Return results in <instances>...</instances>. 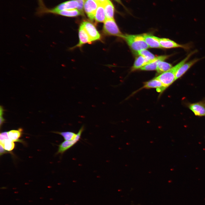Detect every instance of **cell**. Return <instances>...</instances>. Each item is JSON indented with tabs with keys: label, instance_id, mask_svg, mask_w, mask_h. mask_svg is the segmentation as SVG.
<instances>
[{
	"label": "cell",
	"instance_id": "6da1fadb",
	"mask_svg": "<svg viewBox=\"0 0 205 205\" xmlns=\"http://www.w3.org/2000/svg\"><path fill=\"white\" fill-rule=\"evenodd\" d=\"M197 51L195 50L190 52L180 62L156 77L161 82L164 90L175 81V75L178 70Z\"/></svg>",
	"mask_w": 205,
	"mask_h": 205
},
{
	"label": "cell",
	"instance_id": "7a4b0ae2",
	"mask_svg": "<svg viewBox=\"0 0 205 205\" xmlns=\"http://www.w3.org/2000/svg\"><path fill=\"white\" fill-rule=\"evenodd\" d=\"M123 39L131 49L136 52L149 48L145 40L143 34H124Z\"/></svg>",
	"mask_w": 205,
	"mask_h": 205
},
{
	"label": "cell",
	"instance_id": "3957f363",
	"mask_svg": "<svg viewBox=\"0 0 205 205\" xmlns=\"http://www.w3.org/2000/svg\"><path fill=\"white\" fill-rule=\"evenodd\" d=\"M102 30L106 35L116 36L122 38L124 36L114 19H106L104 22Z\"/></svg>",
	"mask_w": 205,
	"mask_h": 205
},
{
	"label": "cell",
	"instance_id": "277c9868",
	"mask_svg": "<svg viewBox=\"0 0 205 205\" xmlns=\"http://www.w3.org/2000/svg\"><path fill=\"white\" fill-rule=\"evenodd\" d=\"M84 129V126H82L77 133L75 139L70 140H65L62 142L59 145L57 153L62 154L76 144L80 139L81 135Z\"/></svg>",
	"mask_w": 205,
	"mask_h": 205
},
{
	"label": "cell",
	"instance_id": "5b68a950",
	"mask_svg": "<svg viewBox=\"0 0 205 205\" xmlns=\"http://www.w3.org/2000/svg\"><path fill=\"white\" fill-rule=\"evenodd\" d=\"M81 24L92 42L100 40L101 35L94 25L88 21H84Z\"/></svg>",
	"mask_w": 205,
	"mask_h": 205
},
{
	"label": "cell",
	"instance_id": "8992f818",
	"mask_svg": "<svg viewBox=\"0 0 205 205\" xmlns=\"http://www.w3.org/2000/svg\"><path fill=\"white\" fill-rule=\"evenodd\" d=\"M158 39L161 48H181L185 50H188L191 47V45L189 44H181L168 38L158 37Z\"/></svg>",
	"mask_w": 205,
	"mask_h": 205
},
{
	"label": "cell",
	"instance_id": "52a82bcc",
	"mask_svg": "<svg viewBox=\"0 0 205 205\" xmlns=\"http://www.w3.org/2000/svg\"><path fill=\"white\" fill-rule=\"evenodd\" d=\"M99 3L94 0H85L84 7V10L89 19L93 21L95 19V15Z\"/></svg>",
	"mask_w": 205,
	"mask_h": 205
},
{
	"label": "cell",
	"instance_id": "ba28073f",
	"mask_svg": "<svg viewBox=\"0 0 205 205\" xmlns=\"http://www.w3.org/2000/svg\"><path fill=\"white\" fill-rule=\"evenodd\" d=\"M171 55H163L156 57L153 60L150 61L147 64L141 68L142 70L153 71L156 70L158 62L160 61H164L168 59Z\"/></svg>",
	"mask_w": 205,
	"mask_h": 205
},
{
	"label": "cell",
	"instance_id": "9c48e42d",
	"mask_svg": "<svg viewBox=\"0 0 205 205\" xmlns=\"http://www.w3.org/2000/svg\"><path fill=\"white\" fill-rule=\"evenodd\" d=\"M79 42L73 48L80 47L87 43L92 42L83 26L81 24L79 29Z\"/></svg>",
	"mask_w": 205,
	"mask_h": 205
},
{
	"label": "cell",
	"instance_id": "30bf717a",
	"mask_svg": "<svg viewBox=\"0 0 205 205\" xmlns=\"http://www.w3.org/2000/svg\"><path fill=\"white\" fill-rule=\"evenodd\" d=\"M189 108L196 115L205 116V102L201 101L191 104Z\"/></svg>",
	"mask_w": 205,
	"mask_h": 205
},
{
	"label": "cell",
	"instance_id": "8fae6325",
	"mask_svg": "<svg viewBox=\"0 0 205 205\" xmlns=\"http://www.w3.org/2000/svg\"><path fill=\"white\" fill-rule=\"evenodd\" d=\"M200 59V58H196L185 63L177 71L175 75V81L181 77L191 66Z\"/></svg>",
	"mask_w": 205,
	"mask_h": 205
},
{
	"label": "cell",
	"instance_id": "7c38bea8",
	"mask_svg": "<svg viewBox=\"0 0 205 205\" xmlns=\"http://www.w3.org/2000/svg\"><path fill=\"white\" fill-rule=\"evenodd\" d=\"M143 35L145 40L149 48H161L157 37L146 33L143 34Z\"/></svg>",
	"mask_w": 205,
	"mask_h": 205
},
{
	"label": "cell",
	"instance_id": "4fadbf2b",
	"mask_svg": "<svg viewBox=\"0 0 205 205\" xmlns=\"http://www.w3.org/2000/svg\"><path fill=\"white\" fill-rule=\"evenodd\" d=\"M144 87L146 88H156L157 91L162 92L165 90L161 82L156 78L145 83Z\"/></svg>",
	"mask_w": 205,
	"mask_h": 205
},
{
	"label": "cell",
	"instance_id": "5bb4252c",
	"mask_svg": "<svg viewBox=\"0 0 205 205\" xmlns=\"http://www.w3.org/2000/svg\"><path fill=\"white\" fill-rule=\"evenodd\" d=\"M95 19L98 22H104L105 21L106 18L103 5L99 3L95 13Z\"/></svg>",
	"mask_w": 205,
	"mask_h": 205
},
{
	"label": "cell",
	"instance_id": "9a60e30c",
	"mask_svg": "<svg viewBox=\"0 0 205 205\" xmlns=\"http://www.w3.org/2000/svg\"><path fill=\"white\" fill-rule=\"evenodd\" d=\"M53 14L68 17H76L83 14L78 10L75 9L56 11Z\"/></svg>",
	"mask_w": 205,
	"mask_h": 205
},
{
	"label": "cell",
	"instance_id": "2e32d148",
	"mask_svg": "<svg viewBox=\"0 0 205 205\" xmlns=\"http://www.w3.org/2000/svg\"><path fill=\"white\" fill-rule=\"evenodd\" d=\"M106 19H114V8L110 0H107L103 5Z\"/></svg>",
	"mask_w": 205,
	"mask_h": 205
},
{
	"label": "cell",
	"instance_id": "e0dca14e",
	"mask_svg": "<svg viewBox=\"0 0 205 205\" xmlns=\"http://www.w3.org/2000/svg\"><path fill=\"white\" fill-rule=\"evenodd\" d=\"M149 62L144 57L140 56L135 59L134 63L132 67L131 70L134 71L140 69Z\"/></svg>",
	"mask_w": 205,
	"mask_h": 205
},
{
	"label": "cell",
	"instance_id": "ac0fdd59",
	"mask_svg": "<svg viewBox=\"0 0 205 205\" xmlns=\"http://www.w3.org/2000/svg\"><path fill=\"white\" fill-rule=\"evenodd\" d=\"M7 132L9 138L12 141L14 142L20 141L19 139L22 134V128H20L17 130H12Z\"/></svg>",
	"mask_w": 205,
	"mask_h": 205
},
{
	"label": "cell",
	"instance_id": "d6986e66",
	"mask_svg": "<svg viewBox=\"0 0 205 205\" xmlns=\"http://www.w3.org/2000/svg\"><path fill=\"white\" fill-rule=\"evenodd\" d=\"M172 65L163 61H160L158 63L156 71L158 73L161 74L170 69Z\"/></svg>",
	"mask_w": 205,
	"mask_h": 205
},
{
	"label": "cell",
	"instance_id": "ffe728a7",
	"mask_svg": "<svg viewBox=\"0 0 205 205\" xmlns=\"http://www.w3.org/2000/svg\"><path fill=\"white\" fill-rule=\"evenodd\" d=\"M54 133L62 136L65 141H69L73 140L75 138L77 135V134L71 131L56 132H54Z\"/></svg>",
	"mask_w": 205,
	"mask_h": 205
},
{
	"label": "cell",
	"instance_id": "44dd1931",
	"mask_svg": "<svg viewBox=\"0 0 205 205\" xmlns=\"http://www.w3.org/2000/svg\"><path fill=\"white\" fill-rule=\"evenodd\" d=\"M137 53L140 56L145 58L149 61L154 60L156 57L155 56L146 49H143L138 51Z\"/></svg>",
	"mask_w": 205,
	"mask_h": 205
},
{
	"label": "cell",
	"instance_id": "7402d4cb",
	"mask_svg": "<svg viewBox=\"0 0 205 205\" xmlns=\"http://www.w3.org/2000/svg\"><path fill=\"white\" fill-rule=\"evenodd\" d=\"M5 150L8 151L12 150L14 148L15 144L11 139L6 140L2 143H0Z\"/></svg>",
	"mask_w": 205,
	"mask_h": 205
},
{
	"label": "cell",
	"instance_id": "603a6c76",
	"mask_svg": "<svg viewBox=\"0 0 205 205\" xmlns=\"http://www.w3.org/2000/svg\"><path fill=\"white\" fill-rule=\"evenodd\" d=\"M10 139L9 136L7 132H3L0 134V143H2L5 141Z\"/></svg>",
	"mask_w": 205,
	"mask_h": 205
},
{
	"label": "cell",
	"instance_id": "cb8c5ba5",
	"mask_svg": "<svg viewBox=\"0 0 205 205\" xmlns=\"http://www.w3.org/2000/svg\"><path fill=\"white\" fill-rule=\"evenodd\" d=\"M85 0H81L78 1L79 3V5L77 7L78 10L81 13L83 14V6L85 1Z\"/></svg>",
	"mask_w": 205,
	"mask_h": 205
},
{
	"label": "cell",
	"instance_id": "d4e9b609",
	"mask_svg": "<svg viewBox=\"0 0 205 205\" xmlns=\"http://www.w3.org/2000/svg\"><path fill=\"white\" fill-rule=\"evenodd\" d=\"M4 111V110L2 106H1L0 110V126H1L5 122V119L3 117V114Z\"/></svg>",
	"mask_w": 205,
	"mask_h": 205
},
{
	"label": "cell",
	"instance_id": "484cf974",
	"mask_svg": "<svg viewBox=\"0 0 205 205\" xmlns=\"http://www.w3.org/2000/svg\"><path fill=\"white\" fill-rule=\"evenodd\" d=\"M7 152V150L5 149L3 146L1 145L0 146V155H1Z\"/></svg>",
	"mask_w": 205,
	"mask_h": 205
},
{
	"label": "cell",
	"instance_id": "4316f807",
	"mask_svg": "<svg viewBox=\"0 0 205 205\" xmlns=\"http://www.w3.org/2000/svg\"><path fill=\"white\" fill-rule=\"evenodd\" d=\"M40 4V7H42L44 6L42 0H38Z\"/></svg>",
	"mask_w": 205,
	"mask_h": 205
},
{
	"label": "cell",
	"instance_id": "83f0119b",
	"mask_svg": "<svg viewBox=\"0 0 205 205\" xmlns=\"http://www.w3.org/2000/svg\"><path fill=\"white\" fill-rule=\"evenodd\" d=\"M94 1L97 2V3H100L99 0H94Z\"/></svg>",
	"mask_w": 205,
	"mask_h": 205
},
{
	"label": "cell",
	"instance_id": "f1b7e54d",
	"mask_svg": "<svg viewBox=\"0 0 205 205\" xmlns=\"http://www.w3.org/2000/svg\"><path fill=\"white\" fill-rule=\"evenodd\" d=\"M116 0V1H118V2H120V0Z\"/></svg>",
	"mask_w": 205,
	"mask_h": 205
},
{
	"label": "cell",
	"instance_id": "f546056e",
	"mask_svg": "<svg viewBox=\"0 0 205 205\" xmlns=\"http://www.w3.org/2000/svg\"><path fill=\"white\" fill-rule=\"evenodd\" d=\"M77 0V1H80V0Z\"/></svg>",
	"mask_w": 205,
	"mask_h": 205
}]
</instances>
